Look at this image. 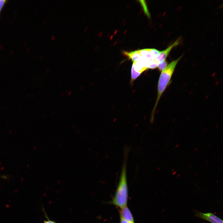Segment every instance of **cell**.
<instances>
[{
  "label": "cell",
  "mask_w": 223,
  "mask_h": 223,
  "mask_svg": "<svg viewBox=\"0 0 223 223\" xmlns=\"http://www.w3.org/2000/svg\"><path fill=\"white\" fill-rule=\"evenodd\" d=\"M0 177L5 179L7 178V177L6 176H0Z\"/></svg>",
  "instance_id": "14"
},
{
  "label": "cell",
  "mask_w": 223,
  "mask_h": 223,
  "mask_svg": "<svg viewBox=\"0 0 223 223\" xmlns=\"http://www.w3.org/2000/svg\"><path fill=\"white\" fill-rule=\"evenodd\" d=\"M195 216L211 223H223V220L212 212L203 213L195 211Z\"/></svg>",
  "instance_id": "3"
},
{
  "label": "cell",
  "mask_w": 223,
  "mask_h": 223,
  "mask_svg": "<svg viewBox=\"0 0 223 223\" xmlns=\"http://www.w3.org/2000/svg\"><path fill=\"white\" fill-rule=\"evenodd\" d=\"M180 40L179 39H177L166 49L160 51L159 55L156 58V60L159 64L161 62L166 60L171 50L179 44L180 42Z\"/></svg>",
  "instance_id": "4"
},
{
  "label": "cell",
  "mask_w": 223,
  "mask_h": 223,
  "mask_svg": "<svg viewBox=\"0 0 223 223\" xmlns=\"http://www.w3.org/2000/svg\"><path fill=\"white\" fill-rule=\"evenodd\" d=\"M181 56L171 62L161 72L157 85V94L156 101L152 111L151 121L154 119V113L158 103L163 93L170 82L171 80L176 66Z\"/></svg>",
  "instance_id": "2"
},
{
  "label": "cell",
  "mask_w": 223,
  "mask_h": 223,
  "mask_svg": "<svg viewBox=\"0 0 223 223\" xmlns=\"http://www.w3.org/2000/svg\"><path fill=\"white\" fill-rule=\"evenodd\" d=\"M120 217L130 223H134L133 217L130 210L126 206L121 208L120 211Z\"/></svg>",
  "instance_id": "5"
},
{
  "label": "cell",
  "mask_w": 223,
  "mask_h": 223,
  "mask_svg": "<svg viewBox=\"0 0 223 223\" xmlns=\"http://www.w3.org/2000/svg\"><path fill=\"white\" fill-rule=\"evenodd\" d=\"M54 36H53L52 37V39H53V38H54Z\"/></svg>",
  "instance_id": "15"
},
{
  "label": "cell",
  "mask_w": 223,
  "mask_h": 223,
  "mask_svg": "<svg viewBox=\"0 0 223 223\" xmlns=\"http://www.w3.org/2000/svg\"><path fill=\"white\" fill-rule=\"evenodd\" d=\"M120 223H130L128 221H126L122 218L120 217Z\"/></svg>",
  "instance_id": "13"
},
{
  "label": "cell",
  "mask_w": 223,
  "mask_h": 223,
  "mask_svg": "<svg viewBox=\"0 0 223 223\" xmlns=\"http://www.w3.org/2000/svg\"><path fill=\"white\" fill-rule=\"evenodd\" d=\"M167 65V62L166 60H165L160 63L158 64L157 68L161 72L166 67Z\"/></svg>",
  "instance_id": "10"
},
{
  "label": "cell",
  "mask_w": 223,
  "mask_h": 223,
  "mask_svg": "<svg viewBox=\"0 0 223 223\" xmlns=\"http://www.w3.org/2000/svg\"><path fill=\"white\" fill-rule=\"evenodd\" d=\"M132 66L135 71L141 74L147 69L146 64L142 58L138 61L133 62Z\"/></svg>",
  "instance_id": "6"
},
{
  "label": "cell",
  "mask_w": 223,
  "mask_h": 223,
  "mask_svg": "<svg viewBox=\"0 0 223 223\" xmlns=\"http://www.w3.org/2000/svg\"><path fill=\"white\" fill-rule=\"evenodd\" d=\"M142 6L145 13L149 17H150V14L148 11L147 5L145 1L140 0L139 1Z\"/></svg>",
  "instance_id": "9"
},
{
  "label": "cell",
  "mask_w": 223,
  "mask_h": 223,
  "mask_svg": "<svg viewBox=\"0 0 223 223\" xmlns=\"http://www.w3.org/2000/svg\"><path fill=\"white\" fill-rule=\"evenodd\" d=\"M45 216L47 219V220L44 221V223H57L55 221L50 220L46 212H45Z\"/></svg>",
  "instance_id": "12"
},
{
  "label": "cell",
  "mask_w": 223,
  "mask_h": 223,
  "mask_svg": "<svg viewBox=\"0 0 223 223\" xmlns=\"http://www.w3.org/2000/svg\"><path fill=\"white\" fill-rule=\"evenodd\" d=\"M141 74V73L135 71L133 66H132L131 69V78L130 81L131 85L133 84L134 81Z\"/></svg>",
  "instance_id": "8"
},
{
  "label": "cell",
  "mask_w": 223,
  "mask_h": 223,
  "mask_svg": "<svg viewBox=\"0 0 223 223\" xmlns=\"http://www.w3.org/2000/svg\"><path fill=\"white\" fill-rule=\"evenodd\" d=\"M127 151L125 153L124 159L120 177L112 203L121 208L126 206L128 199V187L127 178L126 164Z\"/></svg>",
  "instance_id": "1"
},
{
  "label": "cell",
  "mask_w": 223,
  "mask_h": 223,
  "mask_svg": "<svg viewBox=\"0 0 223 223\" xmlns=\"http://www.w3.org/2000/svg\"><path fill=\"white\" fill-rule=\"evenodd\" d=\"M124 54L133 62L138 61L142 59L138 50L130 52L124 51Z\"/></svg>",
  "instance_id": "7"
},
{
  "label": "cell",
  "mask_w": 223,
  "mask_h": 223,
  "mask_svg": "<svg viewBox=\"0 0 223 223\" xmlns=\"http://www.w3.org/2000/svg\"><path fill=\"white\" fill-rule=\"evenodd\" d=\"M7 2V0H0V13Z\"/></svg>",
  "instance_id": "11"
},
{
  "label": "cell",
  "mask_w": 223,
  "mask_h": 223,
  "mask_svg": "<svg viewBox=\"0 0 223 223\" xmlns=\"http://www.w3.org/2000/svg\"><path fill=\"white\" fill-rule=\"evenodd\" d=\"M86 29H87V27L85 29V30H86Z\"/></svg>",
  "instance_id": "16"
}]
</instances>
